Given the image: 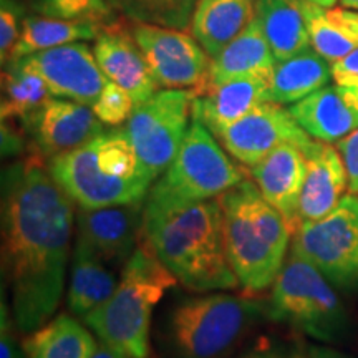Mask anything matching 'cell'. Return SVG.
I'll list each match as a JSON object with an SVG mask.
<instances>
[{"mask_svg":"<svg viewBox=\"0 0 358 358\" xmlns=\"http://www.w3.org/2000/svg\"><path fill=\"white\" fill-rule=\"evenodd\" d=\"M37 156L2 169V277L17 330L47 324L65 287L73 206Z\"/></svg>","mask_w":358,"mask_h":358,"instance_id":"1","label":"cell"},{"mask_svg":"<svg viewBox=\"0 0 358 358\" xmlns=\"http://www.w3.org/2000/svg\"><path fill=\"white\" fill-rule=\"evenodd\" d=\"M143 239L187 290L203 294L239 285L227 257L219 198L171 209L145 208Z\"/></svg>","mask_w":358,"mask_h":358,"instance_id":"2","label":"cell"},{"mask_svg":"<svg viewBox=\"0 0 358 358\" xmlns=\"http://www.w3.org/2000/svg\"><path fill=\"white\" fill-rule=\"evenodd\" d=\"M219 203L227 257L239 285L250 294L262 292L284 267L292 231L249 179L219 196Z\"/></svg>","mask_w":358,"mask_h":358,"instance_id":"3","label":"cell"},{"mask_svg":"<svg viewBox=\"0 0 358 358\" xmlns=\"http://www.w3.org/2000/svg\"><path fill=\"white\" fill-rule=\"evenodd\" d=\"M176 282L141 237L136 250L122 267L113 295L82 320L105 345L129 358H150L153 307Z\"/></svg>","mask_w":358,"mask_h":358,"instance_id":"4","label":"cell"},{"mask_svg":"<svg viewBox=\"0 0 358 358\" xmlns=\"http://www.w3.org/2000/svg\"><path fill=\"white\" fill-rule=\"evenodd\" d=\"M267 303L239 295L213 292L186 297L166 322V358H229Z\"/></svg>","mask_w":358,"mask_h":358,"instance_id":"5","label":"cell"},{"mask_svg":"<svg viewBox=\"0 0 358 358\" xmlns=\"http://www.w3.org/2000/svg\"><path fill=\"white\" fill-rule=\"evenodd\" d=\"M267 317L322 343H342L352 335V319L334 285L294 249L274 282Z\"/></svg>","mask_w":358,"mask_h":358,"instance_id":"6","label":"cell"},{"mask_svg":"<svg viewBox=\"0 0 358 358\" xmlns=\"http://www.w3.org/2000/svg\"><path fill=\"white\" fill-rule=\"evenodd\" d=\"M241 181L243 171L219 146L216 136L192 120L173 163L148 192L145 208L171 209L217 199Z\"/></svg>","mask_w":358,"mask_h":358,"instance_id":"7","label":"cell"},{"mask_svg":"<svg viewBox=\"0 0 358 358\" xmlns=\"http://www.w3.org/2000/svg\"><path fill=\"white\" fill-rule=\"evenodd\" d=\"M292 249L313 264L335 289L358 290V194L348 192L325 217L301 224Z\"/></svg>","mask_w":358,"mask_h":358,"instance_id":"8","label":"cell"},{"mask_svg":"<svg viewBox=\"0 0 358 358\" xmlns=\"http://www.w3.org/2000/svg\"><path fill=\"white\" fill-rule=\"evenodd\" d=\"M191 90H158L150 100L134 106L127 133L141 166L153 181L166 171L178 155L192 118Z\"/></svg>","mask_w":358,"mask_h":358,"instance_id":"9","label":"cell"},{"mask_svg":"<svg viewBox=\"0 0 358 358\" xmlns=\"http://www.w3.org/2000/svg\"><path fill=\"white\" fill-rule=\"evenodd\" d=\"M69 198L80 209L111 208L145 203L151 189L150 179H115L101 173L96 163L95 140L57 156L45 164Z\"/></svg>","mask_w":358,"mask_h":358,"instance_id":"10","label":"cell"},{"mask_svg":"<svg viewBox=\"0 0 358 358\" xmlns=\"http://www.w3.org/2000/svg\"><path fill=\"white\" fill-rule=\"evenodd\" d=\"M131 32L159 88L203 87L211 60L194 35L186 30L136 22H131Z\"/></svg>","mask_w":358,"mask_h":358,"instance_id":"11","label":"cell"},{"mask_svg":"<svg viewBox=\"0 0 358 358\" xmlns=\"http://www.w3.org/2000/svg\"><path fill=\"white\" fill-rule=\"evenodd\" d=\"M32 155L45 164L57 156L82 148L105 131L95 111L83 103L50 98L22 122Z\"/></svg>","mask_w":358,"mask_h":358,"instance_id":"12","label":"cell"},{"mask_svg":"<svg viewBox=\"0 0 358 358\" xmlns=\"http://www.w3.org/2000/svg\"><path fill=\"white\" fill-rule=\"evenodd\" d=\"M217 140L232 158L250 168L282 145L290 143L306 151L313 143L290 110L271 101L262 103L227 127Z\"/></svg>","mask_w":358,"mask_h":358,"instance_id":"13","label":"cell"},{"mask_svg":"<svg viewBox=\"0 0 358 358\" xmlns=\"http://www.w3.org/2000/svg\"><path fill=\"white\" fill-rule=\"evenodd\" d=\"M20 65L35 71L55 98L73 100L92 106L108 78L98 65L95 53L83 42L60 45L22 57Z\"/></svg>","mask_w":358,"mask_h":358,"instance_id":"14","label":"cell"},{"mask_svg":"<svg viewBox=\"0 0 358 358\" xmlns=\"http://www.w3.org/2000/svg\"><path fill=\"white\" fill-rule=\"evenodd\" d=\"M145 203L111 206L77 214V239L110 267H123L143 237Z\"/></svg>","mask_w":358,"mask_h":358,"instance_id":"15","label":"cell"},{"mask_svg":"<svg viewBox=\"0 0 358 358\" xmlns=\"http://www.w3.org/2000/svg\"><path fill=\"white\" fill-rule=\"evenodd\" d=\"M93 53L105 77L127 90L136 106L150 100L159 90L140 45L133 37L131 22L124 17L120 15L103 29L95 38Z\"/></svg>","mask_w":358,"mask_h":358,"instance_id":"16","label":"cell"},{"mask_svg":"<svg viewBox=\"0 0 358 358\" xmlns=\"http://www.w3.org/2000/svg\"><path fill=\"white\" fill-rule=\"evenodd\" d=\"M307 174V158L302 148L282 145L250 168V176L256 182L262 198L284 216L295 234L301 227L299 204L303 181Z\"/></svg>","mask_w":358,"mask_h":358,"instance_id":"17","label":"cell"},{"mask_svg":"<svg viewBox=\"0 0 358 358\" xmlns=\"http://www.w3.org/2000/svg\"><path fill=\"white\" fill-rule=\"evenodd\" d=\"M289 110L313 140L338 143L358 129V88L325 85Z\"/></svg>","mask_w":358,"mask_h":358,"instance_id":"18","label":"cell"},{"mask_svg":"<svg viewBox=\"0 0 358 358\" xmlns=\"http://www.w3.org/2000/svg\"><path fill=\"white\" fill-rule=\"evenodd\" d=\"M192 120L219 136L224 129L268 101V78L244 77L206 87L192 95Z\"/></svg>","mask_w":358,"mask_h":358,"instance_id":"19","label":"cell"},{"mask_svg":"<svg viewBox=\"0 0 358 358\" xmlns=\"http://www.w3.org/2000/svg\"><path fill=\"white\" fill-rule=\"evenodd\" d=\"M307 174L303 181L299 216L317 221L337 208L348 189V174L342 155L330 143L313 140L306 151Z\"/></svg>","mask_w":358,"mask_h":358,"instance_id":"20","label":"cell"},{"mask_svg":"<svg viewBox=\"0 0 358 358\" xmlns=\"http://www.w3.org/2000/svg\"><path fill=\"white\" fill-rule=\"evenodd\" d=\"M275 57L264 37L261 25L256 17L237 37L227 43L216 57L211 58L208 78L198 90H191L192 95L206 87H213L229 80L244 77L271 78L275 66Z\"/></svg>","mask_w":358,"mask_h":358,"instance_id":"21","label":"cell"},{"mask_svg":"<svg viewBox=\"0 0 358 358\" xmlns=\"http://www.w3.org/2000/svg\"><path fill=\"white\" fill-rule=\"evenodd\" d=\"M118 284L120 277L108 264L103 262L87 244L75 239L69 287L70 312L83 319L108 301Z\"/></svg>","mask_w":358,"mask_h":358,"instance_id":"22","label":"cell"},{"mask_svg":"<svg viewBox=\"0 0 358 358\" xmlns=\"http://www.w3.org/2000/svg\"><path fill=\"white\" fill-rule=\"evenodd\" d=\"M254 13L256 0H199L191 34L213 58L243 32Z\"/></svg>","mask_w":358,"mask_h":358,"instance_id":"23","label":"cell"},{"mask_svg":"<svg viewBox=\"0 0 358 358\" xmlns=\"http://www.w3.org/2000/svg\"><path fill=\"white\" fill-rule=\"evenodd\" d=\"M332 65L313 48L287 60L275 62L268 78V101L275 105H294L329 85Z\"/></svg>","mask_w":358,"mask_h":358,"instance_id":"24","label":"cell"},{"mask_svg":"<svg viewBox=\"0 0 358 358\" xmlns=\"http://www.w3.org/2000/svg\"><path fill=\"white\" fill-rule=\"evenodd\" d=\"M254 17L277 62L312 48L301 0H256Z\"/></svg>","mask_w":358,"mask_h":358,"instance_id":"25","label":"cell"},{"mask_svg":"<svg viewBox=\"0 0 358 358\" xmlns=\"http://www.w3.org/2000/svg\"><path fill=\"white\" fill-rule=\"evenodd\" d=\"M25 358H90L98 343L88 325L60 313L22 342Z\"/></svg>","mask_w":358,"mask_h":358,"instance_id":"26","label":"cell"},{"mask_svg":"<svg viewBox=\"0 0 358 358\" xmlns=\"http://www.w3.org/2000/svg\"><path fill=\"white\" fill-rule=\"evenodd\" d=\"M105 27L106 25L93 20L53 19V17H43L37 13L27 15L19 43L8 62L19 60L22 57L40 50L78 42V40H93L103 32Z\"/></svg>","mask_w":358,"mask_h":358,"instance_id":"27","label":"cell"},{"mask_svg":"<svg viewBox=\"0 0 358 358\" xmlns=\"http://www.w3.org/2000/svg\"><path fill=\"white\" fill-rule=\"evenodd\" d=\"M53 95L35 71L19 62H8L2 71V120L24 122Z\"/></svg>","mask_w":358,"mask_h":358,"instance_id":"28","label":"cell"},{"mask_svg":"<svg viewBox=\"0 0 358 358\" xmlns=\"http://www.w3.org/2000/svg\"><path fill=\"white\" fill-rule=\"evenodd\" d=\"M118 15L136 24L191 29L199 0H108Z\"/></svg>","mask_w":358,"mask_h":358,"instance_id":"29","label":"cell"},{"mask_svg":"<svg viewBox=\"0 0 358 358\" xmlns=\"http://www.w3.org/2000/svg\"><path fill=\"white\" fill-rule=\"evenodd\" d=\"M301 6L312 48L330 65L358 47L355 40L348 37L337 22L330 17L329 8L307 2V0H301Z\"/></svg>","mask_w":358,"mask_h":358,"instance_id":"30","label":"cell"},{"mask_svg":"<svg viewBox=\"0 0 358 358\" xmlns=\"http://www.w3.org/2000/svg\"><path fill=\"white\" fill-rule=\"evenodd\" d=\"M27 6L37 15L66 20H93L108 25L118 19L108 0H27Z\"/></svg>","mask_w":358,"mask_h":358,"instance_id":"31","label":"cell"},{"mask_svg":"<svg viewBox=\"0 0 358 358\" xmlns=\"http://www.w3.org/2000/svg\"><path fill=\"white\" fill-rule=\"evenodd\" d=\"M134 106H136V103H134L133 96L129 95L127 90L108 80L103 87L100 96L92 105V110L95 111L96 118L103 124L120 127V124L131 118Z\"/></svg>","mask_w":358,"mask_h":358,"instance_id":"32","label":"cell"},{"mask_svg":"<svg viewBox=\"0 0 358 358\" xmlns=\"http://www.w3.org/2000/svg\"><path fill=\"white\" fill-rule=\"evenodd\" d=\"M25 7L19 0H0V60L7 65L19 43Z\"/></svg>","mask_w":358,"mask_h":358,"instance_id":"33","label":"cell"},{"mask_svg":"<svg viewBox=\"0 0 358 358\" xmlns=\"http://www.w3.org/2000/svg\"><path fill=\"white\" fill-rule=\"evenodd\" d=\"M12 310L6 306L2 299V310H0V358H25L24 347L20 345L15 334V320L12 319Z\"/></svg>","mask_w":358,"mask_h":358,"instance_id":"34","label":"cell"},{"mask_svg":"<svg viewBox=\"0 0 358 358\" xmlns=\"http://www.w3.org/2000/svg\"><path fill=\"white\" fill-rule=\"evenodd\" d=\"M337 150L342 155L348 174V191L358 194V129L337 143Z\"/></svg>","mask_w":358,"mask_h":358,"instance_id":"35","label":"cell"},{"mask_svg":"<svg viewBox=\"0 0 358 358\" xmlns=\"http://www.w3.org/2000/svg\"><path fill=\"white\" fill-rule=\"evenodd\" d=\"M332 78L337 85L358 88V47L332 64Z\"/></svg>","mask_w":358,"mask_h":358,"instance_id":"36","label":"cell"},{"mask_svg":"<svg viewBox=\"0 0 358 358\" xmlns=\"http://www.w3.org/2000/svg\"><path fill=\"white\" fill-rule=\"evenodd\" d=\"M25 133V131H24ZM12 120H2V158H15L25 151V136Z\"/></svg>","mask_w":358,"mask_h":358,"instance_id":"37","label":"cell"},{"mask_svg":"<svg viewBox=\"0 0 358 358\" xmlns=\"http://www.w3.org/2000/svg\"><path fill=\"white\" fill-rule=\"evenodd\" d=\"M329 13L337 22L340 29L358 43V10H352V8L345 7H332L329 8Z\"/></svg>","mask_w":358,"mask_h":358,"instance_id":"38","label":"cell"},{"mask_svg":"<svg viewBox=\"0 0 358 358\" xmlns=\"http://www.w3.org/2000/svg\"><path fill=\"white\" fill-rule=\"evenodd\" d=\"M237 358H285V355L268 340H259L256 345L250 347L248 352Z\"/></svg>","mask_w":358,"mask_h":358,"instance_id":"39","label":"cell"},{"mask_svg":"<svg viewBox=\"0 0 358 358\" xmlns=\"http://www.w3.org/2000/svg\"><path fill=\"white\" fill-rule=\"evenodd\" d=\"M306 352L308 358H352L347 353L329 345H307Z\"/></svg>","mask_w":358,"mask_h":358,"instance_id":"40","label":"cell"},{"mask_svg":"<svg viewBox=\"0 0 358 358\" xmlns=\"http://www.w3.org/2000/svg\"><path fill=\"white\" fill-rule=\"evenodd\" d=\"M90 358H129V357L124 355L122 352L115 350V348L105 345V343H101V345L96 347V350L93 352V355Z\"/></svg>","mask_w":358,"mask_h":358,"instance_id":"41","label":"cell"},{"mask_svg":"<svg viewBox=\"0 0 358 358\" xmlns=\"http://www.w3.org/2000/svg\"><path fill=\"white\" fill-rule=\"evenodd\" d=\"M285 358H308L307 357V352L303 350V348H299V347H294L292 350H290Z\"/></svg>","mask_w":358,"mask_h":358,"instance_id":"42","label":"cell"},{"mask_svg":"<svg viewBox=\"0 0 358 358\" xmlns=\"http://www.w3.org/2000/svg\"><path fill=\"white\" fill-rule=\"evenodd\" d=\"M307 2H312V3H317V6L320 7H325V8H332L335 3L338 2V0H307Z\"/></svg>","mask_w":358,"mask_h":358,"instance_id":"43","label":"cell"},{"mask_svg":"<svg viewBox=\"0 0 358 358\" xmlns=\"http://www.w3.org/2000/svg\"><path fill=\"white\" fill-rule=\"evenodd\" d=\"M338 2H340V7L358 10V0H338Z\"/></svg>","mask_w":358,"mask_h":358,"instance_id":"44","label":"cell"}]
</instances>
